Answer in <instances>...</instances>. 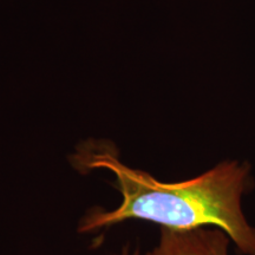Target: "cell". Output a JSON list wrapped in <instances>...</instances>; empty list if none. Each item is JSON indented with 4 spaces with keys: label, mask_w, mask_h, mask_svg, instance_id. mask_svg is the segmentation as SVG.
Segmentation results:
<instances>
[{
    "label": "cell",
    "mask_w": 255,
    "mask_h": 255,
    "mask_svg": "<svg viewBox=\"0 0 255 255\" xmlns=\"http://www.w3.org/2000/svg\"><path fill=\"white\" fill-rule=\"evenodd\" d=\"M88 169L114 175L122 202L111 210L92 209L78 225L79 233L113 227L128 220H143L161 228L188 231L215 227L228 235L244 255H255V228L242 212V196L250 186V165L223 161L206 173L181 182H162L150 174L124 164L116 149L88 146L76 156Z\"/></svg>",
    "instance_id": "obj_1"
},
{
    "label": "cell",
    "mask_w": 255,
    "mask_h": 255,
    "mask_svg": "<svg viewBox=\"0 0 255 255\" xmlns=\"http://www.w3.org/2000/svg\"><path fill=\"white\" fill-rule=\"evenodd\" d=\"M231 242L225 232L215 227L188 231L161 228L157 245L143 255H229Z\"/></svg>",
    "instance_id": "obj_2"
},
{
    "label": "cell",
    "mask_w": 255,
    "mask_h": 255,
    "mask_svg": "<svg viewBox=\"0 0 255 255\" xmlns=\"http://www.w3.org/2000/svg\"><path fill=\"white\" fill-rule=\"evenodd\" d=\"M121 255H132V254H130L129 252H124V253H123V254H121Z\"/></svg>",
    "instance_id": "obj_3"
}]
</instances>
